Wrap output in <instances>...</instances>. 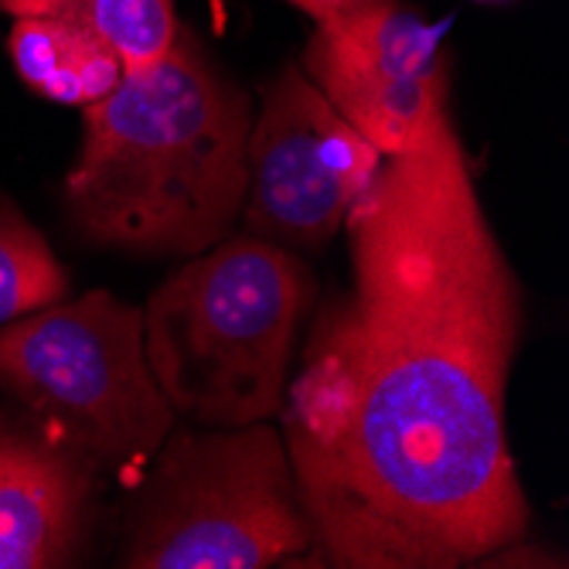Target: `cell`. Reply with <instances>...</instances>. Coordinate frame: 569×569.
<instances>
[{
  "mask_svg": "<svg viewBox=\"0 0 569 569\" xmlns=\"http://www.w3.org/2000/svg\"><path fill=\"white\" fill-rule=\"evenodd\" d=\"M69 277L44 236L14 209L0 201V328L62 300Z\"/></svg>",
  "mask_w": 569,
  "mask_h": 569,
  "instance_id": "8fae6325",
  "label": "cell"
},
{
  "mask_svg": "<svg viewBox=\"0 0 569 569\" xmlns=\"http://www.w3.org/2000/svg\"><path fill=\"white\" fill-rule=\"evenodd\" d=\"M11 18H62L107 41L127 72L153 66L174 44L181 21L174 0H0Z\"/></svg>",
  "mask_w": 569,
  "mask_h": 569,
  "instance_id": "30bf717a",
  "label": "cell"
},
{
  "mask_svg": "<svg viewBox=\"0 0 569 569\" xmlns=\"http://www.w3.org/2000/svg\"><path fill=\"white\" fill-rule=\"evenodd\" d=\"M82 123L66 212L86 242L188 260L232 236L252 110L184 24L168 56L127 72Z\"/></svg>",
  "mask_w": 569,
  "mask_h": 569,
  "instance_id": "7a4b0ae2",
  "label": "cell"
},
{
  "mask_svg": "<svg viewBox=\"0 0 569 569\" xmlns=\"http://www.w3.org/2000/svg\"><path fill=\"white\" fill-rule=\"evenodd\" d=\"M310 526L273 420L178 423L123 515L130 569H263L307 559Z\"/></svg>",
  "mask_w": 569,
  "mask_h": 569,
  "instance_id": "5b68a950",
  "label": "cell"
},
{
  "mask_svg": "<svg viewBox=\"0 0 569 569\" xmlns=\"http://www.w3.org/2000/svg\"><path fill=\"white\" fill-rule=\"evenodd\" d=\"M341 236L348 287L315 310L277 412L303 562H495L532 519L505 430L526 297L453 117L382 161Z\"/></svg>",
  "mask_w": 569,
  "mask_h": 569,
  "instance_id": "6da1fadb",
  "label": "cell"
},
{
  "mask_svg": "<svg viewBox=\"0 0 569 569\" xmlns=\"http://www.w3.org/2000/svg\"><path fill=\"white\" fill-rule=\"evenodd\" d=\"M315 297L303 256L246 232L188 256L143 303L147 361L178 423L273 420Z\"/></svg>",
  "mask_w": 569,
  "mask_h": 569,
  "instance_id": "3957f363",
  "label": "cell"
},
{
  "mask_svg": "<svg viewBox=\"0 0 569 569\" xmlns=\"http://www.w3.org/2000/svg\"><path fill=\"white\" fill-rule=\"evenodd\" d=\"M96 478L28 423L0 417V569L69 566Z\"/></svg>",
  "mask_w": 569,
  "mask_h": 569,
  "instance_id": "ba28073f",
  "label": "cell"
},
{
  "mask_svg": "<svg viewBox=\"0 0 569 569\" xmlns=\"http://www.w3.org/2000/svg\"><path fill=\"white\" fill-rule=\"evenodd\" d=\"M382 161L303 69L287 66L263 86L249 123L242 232L297 256L321 252Z\"/></svg>",
  "mask_w": 569,
  "mask_h": 569,
  "instance_id": "8992f818",
  "label": "cell"
},
{
  "mask_svg": "<svg viewBox=\"0 0 569 569\" xmlns=\"http://www.w3.org/2000/svg\"><path fill=\"white\" fill-rule=\"evenodd\" d=\"M481 4H508V0H481Z\"/></svg>",
  "mask_w": 569,
  "mask_h": 569,
  "instance_id": "4fadbf2b",
  "label": "cell"
},
{
  "mask_svg": "<svg viewBox=\"0 0 569 569\" xmlns=\"http://www.w3.org/2000/svg\"><path fill=\"white\" fill-rule=\"evenodd\" d=\"M290 4L300 8L303 14H310L315 21H321V18H331V14H338V11H345V8L361 4V0H290Z\"/></svg>",
  "mask_w": 569,
  "mask_h": 569,
  "instance_id": "7c38bea8",
  "label": "cell"
},
{
  "mask_svg": "<svg viewBox=\"0 0 569 569\" xmlns=\"http://www.w3.org/2000/svg\"><path fill=\"white\" fill-rule=\"evenodd\" d=\"M0 392L96 475L133 488L178 427L143 348V310L92 290L0 328Z\"/></svg>",
  "mask_w": 569,
  "mask_h": 569,
  "instance_id": "277c9868",
  "label": "cell"
},
{
  "mask_svg": "<svg viewBox=\"0 0 569 569\" xmlns=\"http://www.w3.org/2000/svg\"><path fill=\"white\" fill-rule=\"evenodd\" d=\"M8 51L24 86L62 107L86 110L127 76L107 41L62 18H14Z\"/></svg>",
  "mask_w": 569,
  "mask_h": 569,
  "instance_id": "9c48e42d",
  "label": "cell"
},
{
  "mask_svg": "<svg viewBox=\"0 0 569 569\" xmlns=\"http://www.w3.org/2000/svg\"><path fill=\"white\" fill-rule=\"evenodd\" d=\"M300 69L382 158L417 150L450 117L443 28L399 0L321 18Z\"/></svg>",
  "mask_w": 569,
  "mask_h": 569,
  "instance_id": "52a82bcc",
  "label": "cell"
}]
</instances>
